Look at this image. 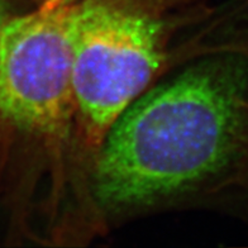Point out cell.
<instances>
[{
  "label": "cell",
  "mask_w": 248,
  "mask_h": 248,
  "mask_svg": "<svg viewBox=\"0 0 248 248\" xmlns=\"http://www.w3.org/2000/svg\"><path fill=\"white\" fill-rule=\"evenodd\" d=\"M248 167V47L224 48L128 105L95 155L93 189L127 212L225 185Z\"/></svg>",
  "instance_id": "obj_1"
},
{
  "label": "cell",
  "mask_w": 248,
  "mask_h": 248,
  "mask_svg": "<svg viewBox=\"0 0 248 248\" xmlns=\"http://www.w3.org/2000/svg\"><path fill=\"white\" fill-rule=\"evenodd\" d=\"M176 14L161 0H78L69 38L78 123L95 151L170 57Z\"/></svg>",
  "instance_id": "obj_2"
},
{
  "label": "cell",
  "mask_w": 248,
  "mask_h": 248,
  "mask_svg": "<svg viewBox=\"0 0 248 248\" xmlns=\"http://www.w3.org/2000/svg\"><path fill=\"white\" fill-rule=\"evenodd\" d=\"M71 4H42L0 33V118L47 143L78 121L69 38Z\"/></svg>",
  "instance_id": "obj_3"
},
{
  "label": "cell",
  "mask_w": 248,
  "mask_h": 248,
  "mask_svg": "<svg viewBox=\"0 0 248 248\" xmlns=\"http://www.w3.org/2000/svg\"><path fill=\"white\" fill-rule=\"evenodd\" d=\"M8 7H7V0H0V33L3 31L4 24L7 23L8 18Z\"/></svg>",
  "instance_id": "obj_4"
},
{
  "label": "cell",
  "mask_w": 248,
  "mask_h": 248,
  "mask_svg": "<svg viewBox=\"0 0 248 248\" xmlns=\"http://www.w3.org/2000/svg\"><path fill=\"white\" fill-rule=\"evenodd\" d=\"M39 5L42 4H49V3H55V4H74L78 0H36Z\"/></svg>",
  "instance_id": "obj_5"
}]
</instances>
